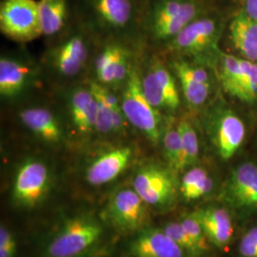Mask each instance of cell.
<instances>
[{
	"label": "cell",
	"mask_w": 257,
	"mask_h": 257,
	"mask_svg": "<svg viewBox=\"0 0 257 257\" xmlns=\"http://www.w3.org/2000/svg\"><path fill=\"white\" fill-rule=\"evenodd\" d=\"M241 101L251 103L257 100V62L243 58V84Z\"/></svg>",
	"instance_id": "30"
},
{
	"label": "cell",
	"mask_w": 257,
	"mask_h": 257,
	"mask_svg": "<svg viewBox=\"0 0 257 257\" xmlns=\"http://www.w3.org/2000/svg\"><path fill=\"white\" fill-rule=\"evenodd\" d=\"M201 125L215 154L223 161L235 156L242 146L246 128L238 115L219 101L204 108Z\"/></svg>",
	"instance_id": "15"
},
{
	"label": "cell",
	"mask_w": 257,
	"mask_h": 257,
	"mask_svg": "<svg viewBox=\"0 0 257 257\" xmlns=\"http://www.w3.org/2000/svg\"><path fill=\"white\" fill-rule=\"evenodd\" d=\"M42 37L50 40L60 36L74 19V1L38 0Z\"/></svg>",
	"instance_id": "23"
},
{
	"label": "cell",
	"mask_w": 257,
	"mask_h": 257,
	"mask_svg": "<svg viewBox=\"0 0 257 257\" xmlns=\"http://www.w3.org/2000/svg\"><path fill=\"white\" fill-rule=\"evenodd\" d=\"M221 199L236 211H257L256 164L245 162L237 166L222 189Z\"/></svg>",
	"instance_id": "20"
},
{
	"label": "cell",
	"mask_w": 257,
	"mask_h": 257,
	"mask_svg": "<svg viewBox=\"0 0 257 257\" xmlns=\"http://www.w3.org/2000/svg\"><path fill=\"white\" fill-rule=\"evenodd\" d=\"M0 31L20 45L42 37L38 0H2Z\"/></svg>",
	"instance_id": "17"
},
{
	"label": "cell",
	"mask_w": 257,
	"mask_h": 257,
	"mask_svg": "<svg viewBox=\"0 0 257 257\" xmlns=\"http://www.w3.org/2000/svg\"><path fill=\"white\" fill-rule=\"evenodd\" d=\"M163 55L178 81L186 106L193 111L203 110L213 91L212 68L186 57Z\"/></svg>",
	"instance_id": "16"
},
{
	"label": "cell",
	"mask_w": 257,
	"mask_h": 257,
	"mask_svg": "<svg viewBox=\"0 0 257 257\" xmlns=\"http://www.w3.org/2000/svg\"><path fill=\"white\" fill-rule=\"evenodd\" d=\"M1 121L2 128L11 130L32 147L57 155L72 152L62 111L50 89L19 103L1 106Z\"/></svg>",
	"instance_id": "1"
},
{
	"label": "cell",
	"mask_w": 257,
	"mask_h": 257,
	"mask_svg": "<svg viewBox=\"0 0 257 257\" xmlns=\"http://www.w3.org/2000/svg\"><path fill=\"white\" fill-rule=\"evenodd\" d=\"M202 15L198 0H147L142 12L141 39L146 46L161 51Z\"/></svg>",
	"instance_id": "6"
},
{
	"label": "cell",
	"mask_w": 257,
	"mask_h": 257,
	"mask_svg": "<svg viewBox=\"0 0 257 257\" xmlns=\"http://www.w3.org/2000/svg\"><path fill=\"white\" fill-rule=\"evenodd\" d=\"M97 38L75 18L64 33L45 40L39 57L50 90L89 81Z\"/></svg>",
	"instance_id": "2"
},
{
	"label": "cell",
	"mask_w": 257,
	"mask_h": 257,
	"mask_svg": "<svg viewBox=\"0 0 257 257\" xmlns=\"http://www.w3.org/2000/svg\"><path fill=\"white\" fill-rule=\"evenodd\" d=\"M244 12L257 21V0H245V10Z\"/></svg>",
	"instance_id": "33"
},
{
	"label": "cell",
	"mask_w": 257,
	"mask_h": 257,
	"mask_svg": "<svg viewBox=\"0 0 257 257\" xmlns=\"http://www.w3.org/2000/svg\"><path fill=\"white\" fill-rule=\"evenodd\" d=\"M141 1H143V2H145V1H147V0H141Z\"/></svg>",
	"instance_id": "34"
},
{
	"label": "cell",
	"mask_w": 257,
	"mask_h": 257,
	"mask_svg": "<svg viewBox=\"0 0 257 257\" xmlns=\"http://www.w3.org/2000/svg\"><path fill=\"white\" fill-rule=\"evenodd\" d=\"M138 68L141 88L149 102L165 116H176L183 98L165 56L145 45L139 56Z\"/></svg>",
	"instance_id": "9"
},
{
	"label": "cell",
	"mask_w": 257,
	"mask_h": 257,
	"mask_svg": "<svg viewBox=\"0 0 257 257\" xmlns=\"http://www.w3.org/2000/svg\"><path fill=\"white\" fill-rule=\"evenodd\" d=\"M163 230L182 248L186 255L190 257H203L204 254L193 242L180 221L168 222L163 226Z\"/></svg>",
	"instance_id": "29"
},
{
	"label": "cell",
	"mask_w": 257,
	"mask_h": 257,
	"mask_svg": "<svg viewBox=\"0 0 257 257\" xmlns=\"http://www.w3.org/2000/svg\"><path fill=\"white\" fill-rule=\"evenodd\" d=\"M53 155L33 147L16 159L10 171V198L16 207L35 209L52 193L58 178Z\"/></svg>",
	"instance_id": "4"
},
{
	"label": "cell",
	"mask_w": 257,
	"mask_h": 257,
	"mask_svg": "<svg viewBox=\"0 0 257 257\" xmlns=\"http://www.w3.org/2000/svg\"><path fill=\"white\" fill-rule=\"evenodd\" d=\"M136 138L122 141L94 140L82 151L78 174L85 185L102 188L114 183L140 160V148Z\"/></svg>",
	"instance_id": "5"
},
{
	"label": "cell",
	"mask_w": 257,
	"mask_h": 257,
	"mask_svg": "<svg viewBox=\"0 0 257 257\" xmlns=\"http://www.w3.org/2000/svg\"><path fill=\"white\" fill-rule=\"evenodd\" d=\"M215 67L223 90L240 100L243 84V58L221 53Z\"/></svg>",
	"instance_id": "27"
},
{
	"label": "cell",
	"mask_w": 257,
	"mask_h": 257,
	"mask_svg": "<svg viewBox=\"0 0 257 257\" xmlns=\"http://www.w3.org/2000/svg\"><path fill=\"white\" fill-rule=\"evenodd\" d=\"M141 0H74V16L97 40H141ZM143 42V41H142Z\"/></svg>",
	"instance_id": "3"
},
{
	"label": "cell",
	"mask_w": 257,
	"mask_h": 257,
	"mask_svg": "<svg viewBox=\"0 0 257 257\" xmlns=\"http://www.w3.org/2000/svg\"><path fill=\"white\" fill-rule=\"evenodd\" d=\"M132 257H185L186 253L163 229L149 228L135 233L128 243Z\"/></svg>",
	"instance_id": "21"
},
{
	"label": "cell",
	"mask_w": 257,
	"mask_h": 257,
	"mask_svg": "<svg viewBox=\"0 0 257 257\" xmlns=\"http://www.w3.org/2000/svg\"><path fill=\"white\" fill-rule=\"evenodd\" d=\"M230 38L242 58L257 62V21L245 12L239 13L230 21Z\"/></svg>",
	"instance_id": "24"
},
{
	"label": "cell",
	"mask_w": 257,
	"mask_h": 257,
	"mask_svg": "<svg viewBox=\"0 0 257 257\" xmlns=\"http://www.w3.org/2000/svg\"><path fill=\"white\" fill-rule=\"evenodd\" d=\"M221 33L219 21L204 14L184 28L158 52L165 55L186 57L213 69L221 54L218 49Z\"/></svg>",
	"instance_id": "12"
},
{
	"label": "cell",
	"mask_w": 257,
	"mask_h": 257,
	"mask_svg": "<svg viewBox=\"0 0 257 257\" xmlns=\"http://www.w3.org/2000/svg\"><path fill=\"white\" fill-rule=\"evenodd\" d=\"M238 252L241 257H257V226L248 229L241 237Z\"/></svg>",
	"instance_id": "32"
},
{
	"label": "cell",
	"mask_w": 257,
	"mask_h": 257,
	"mask_svg": "<svg viewBox=\"0 0 257 257\" xmlns=\"http://www.w3.org/2000/svg\"><path fill=\"white\" fill-rule=\"evenodd\" d=\"M68 130L72 152L91 144L96 138L97 103L90 82L52 90Z\"/></svg>",
	"instance_id": "10"
},
{
	"label": "cell",
	"mask_w": 257,
	"mask_h": 257,
	"mask_svg": "<svg viewBox=\"0 0 257 257\" xmlns=\"http://www.w3.org/2000/svg\"><path fill=\"white\" fill-rule=\"evenodd\" d=\"M106 220L116 230L137 233L148 227L149 206L131 184L116 189L104 211Z\"/></svg>",
	"instance_id": "19"
},
{
	"label": "cell",
	"mask_w": 257,
	"mask_h": 257,
	"mask_svg": "<svg viewBox=\"0 0 257 257\" xmlns=\"http://www.w3.org/2000/svg\"><path fill=\"white\" fill-rule=\"evenodd\" d=\"M176 125L179 131L187 169L199 163L200 142L196 128L188 116L176 117Z\"/></svg>",
	"instance_id": "28"
},
{
	"label": "cell",
	"mask_w": 257,
	"mask_h": 257,
	"mask_svg": "<svg viewBox=\"0 0 257 257\" xmlns=\"http://www.w3.org/2000/svg\"><path fill=\"white\" fill-rule=\"evenodd\" d=\"M158 148H161L166 164L176 174L187 170L181 137L176 125V116L168 117Z\"/></svg>",
	"instance_id": "25"
},
{
	"label": "cell",
	"mask_w": 257,
	"mask_h": 257,
	"mask_svg": "<svg viewBox=\"0 0 257 257\" xmlns=\"http://www.w3.org/2000/svg\"><path fill=\"white\" fill-rule=\"evenodd\" d=\"M47 89L40 59L32 55L25 45L1 53V106L19 103Z\"/></svg>",
	"instance_id": "7"
},
{
	"label": "cell",
	"mask_w": 257,
	"mask_h": 257,
	"mask_svg": "<svg viewBox=\"0 0 257 257\" xmlns=\"http://www.w3.org/2000/svg\"><path fill=\"white\" fill-rule=\"evenodd\" d=\"M104 227L95 216L76 214L62 221L42 249V257H86L98 246Z\"/></svg>",
	"instance_id": "11"
},
{
	"label": "cell",
	"mask_w": 257,
	"mask_h": 257,
	"mask_svg": "<svg viewBox=\"0 0 257 257\" xmlns=\"http://www.w3.org/2000/svg\"><path fill=\"white\" fill-rule=\"evenodd\" d=\"M179 221L181 222L184 229L187 230L189 235L192 237L193 242L200 249V251L205 255L210 250L211 243L207 238L205 231L203 230L202 226H201L200 222L196 218V216L193 214V212H191V213L184 215L183 217Z\"/></svg>",
	"instance_id": "31"
},
{
	"label": "cell",
	"mask_w": 257,
	"mask_h": 257,
	"mask_svg": "<svg viewBox=\"0 0 257 257\" xmlns=\"http://www.w3.org/2000/svg\"><path fill=\"white\" fill-rule=\"evenodd\" d=\"M144 47L141 40H98L92 56L89 81L119 92L138 63Z\"/></svg>",
	"instance_id": "8"
},
{
	"label": "cell",
	"mask_w": 257,
	"mask_h": 257,
	"mask_svg": "<svg viewBox=\"0 0 257 257\" xmlns=\"http://www.w3.org/2000/svg\"><path fill=\"white\" fill-rule=\"evenodd\" d=\"M214 187L209 171L202 166H193L183 172L179 182V193L185 201H195L207 196Z\"/></svg>",
	"instance_id": "26"
},
{
	"label": "cell",
	"mask_w": 257,
	"mask_h": 257,
	"mask_svg": "<svg viewBox=\"0 0 257 257\" xmlns=\"http://www.w3.org/2000/svg\"><path fill=\"white\" fill-rule=\"evenodd\" d=\"M138 63L127 82L117 92L121 108L130 126L138 137L150 146L158 148L169 116L156 110L145 96L140 84Z\"/></svg>",
	"instance_id": "13"
},
{
	"label": "cell",
	"mask_w": 257,
	"mask_h": 257,
	"mask_svg": "<svg viewBox=\"0 0 257 257\" xmlns=\"http://www.w3.org/2000/svg\"><path fill=\"white\" fill-rule=\"evenodd\" d=\"M176 175L166 163L143 158L134 168L130 184L149 207L166 209L175 203L179 193Z\"/></svg>",
	"instance_id": "14"
},
{
	"label": "cell",
	"mask_w": 257,
	"mask_h": 257,
	"mask_svg": "<svg viewBox=\"0 0 257 257\" xmlns=\"http://www.w3.org/2000/svg\"><path fill=\"white\" fill-rule=\"evenodd\" d=\"M193 212L200 222L211 244L220 248L230 244L234 227L230 213L226 208L210 206L200 208Z\"/></svg>",
	"instance_id": "22"
},
{
	"label": "cell",
	"mask_w": 257,
	"mask_h": 257,
	"mask_svg": "<svg viewBox=\"0 0 257 257\" xmlns=\"http://www.w3.org/2000/svg\"><path fill=\"white\" fill-rule=\"evenodd\" d=\"M89 82L97 103L95 140L122 141L139 138L124 115L118 93L96 83Z\"/></svg>",
	"instance_id": "18"
}]
</instances>
